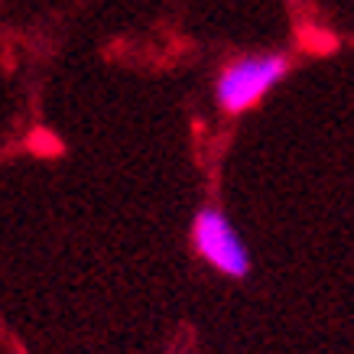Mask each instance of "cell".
Instances as JSON below:
<instances>
[{
    "mask_svg": "<svg viewBox=\"0 0 354 354\" xmlns=\"http://www.w3.org/2000/svg\"><path fill=\"white\" fill-rule=\"evenodd\" d=\"M192 244L208 263L227 277H247L250 273V254L244 241L218 208H202L192 221Z\"/></svg>",
    "mask_w": 354,
    "mask_h": 354,
    "instance_id": "7a4b0ae2",
    "label": "cell"
},
{
    "mask_svg": "<svg viewBox=\"0 0 354 354\" xmlns=\"http://www.w3.org/2000/svg\"><path fill=\"white\" fill-rule=\"evenodd\" d=\"M286 68H290L286 55H241L227 62L225 72L218 75V104L225 108V114H244L283 82Z\"/></svg>",
    "mask_w": 354,
    "mask_h": 354,
    "instance_id": "6da1fadb",
    "label": "cell"
}]
</instances>
